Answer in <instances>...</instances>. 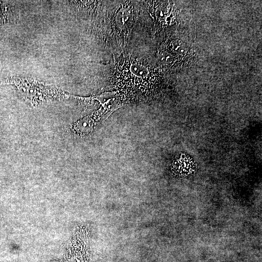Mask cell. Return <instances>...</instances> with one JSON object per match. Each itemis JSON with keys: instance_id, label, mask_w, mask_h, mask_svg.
<instances>
[{"instance_id": "2", "label": "cell", "mask_w": 262, "mask_h": 262, "mask_svg": "<svg viewBox=\"0 0 262 262\" xmlns=\"http://www.w3.org/2000/svg\"><path fill=\"white\" fill-rule=\"evenodd\" d=\"M106 11L100 27V37L106 44L124 49L129 44L136 16V2L119 1Z\"/></svg>"}, {"instance_id": "1", "label": "cell", "mask_w": 262, "mask_h": 262, "mask_svg": "<svg viewBox=\"0 0 262 262\" xmlns=\"http://www.w3.org/2000/svg\"><path fill=\"white\" fill-rule=\"evenodd\" d=\"M162 77L159 69L146 60L122 55L115 62L110 82L122 100L135 102L151 95Z\"/></svg>"}, {"instance_id": "3", "label": "cell", "mask_w": 262, "mask_h": 262, "mask_svg": "<svg viewBox=\"0 0 262 262\" xmlns=\"http://www.w3.org/2000/svg\"><path fill=\"white\" fill-rule=\"evenodd\" d=\"M6 83L14 85L25 100L33 107L44 101L67 97V95L56 86L30 78L12 77L0 84Z\"/></svg>"}]
</instances>
